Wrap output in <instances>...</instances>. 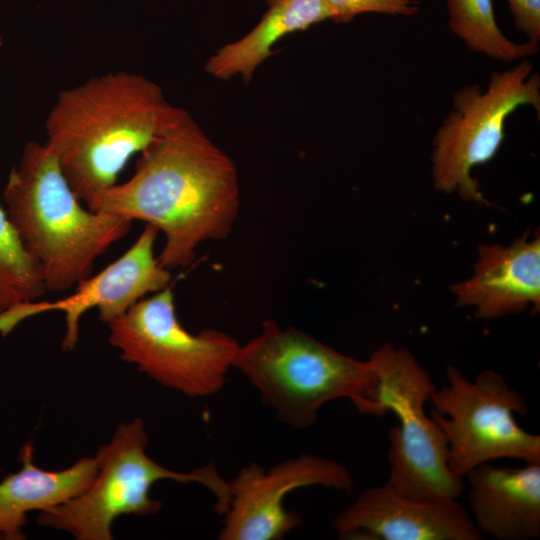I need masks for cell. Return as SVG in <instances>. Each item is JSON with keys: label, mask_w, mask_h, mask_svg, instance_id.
Segmentation results:
<instances>
[{"label": "cell", "mask_w": 540, "mask_h": 540, "mask_svg": "<svg viewBox=\"0 0 540 540\" xmlns=\"http://www.w3.org/2000/svg\"><path fill=\"white\" fill-rule=\"evenodd\" d=\"M47 292L40 267L0 205V313Z\"/></svg>", "instance_id": "cell-18"}, {"label": "cell", "mask_w": 540, "mask_h": 540, "mask_svg": "<svg viewBox=\"0 0 540 540\" xmlns=\"http://www.w3.org/2000/svg\"><path fill=\"white\" fill-rule=\"evenodd\" d=\"M229 484L230 504L218 538L280 540L302 524L296 512L284 507L287 494L311 486L349 493L354 479L346 467L332 459L303 454L269 469L249 463Z\"/></svg>", "instance_id": "cell-10"}, {"label": "cell", "mask_w": 540, "mask_h": 540, "mask_svg": "<svg viewBox=\"0 0 540 540\" xmlns=\"http://www.w3.org/2000/svg\"><path fill=\"white\" fill-rule=\"evenodd\" d=\"M0 539H2L1 536H0Z\"/></svg>", "instance_id": "cell-21"}, {"label": "cell", "mask_w": 540, "mask_h": 540, "mask_svg": "<svg viewBox=\"0 0 540 540\" xmlns=\"http://www.w3.org/2000/svg\"><path fill=\"white\" fill-rule=\"evenodd\" d=\"M448 27L469 50L511 63L538 52L539 44H518L499 28L492 0H446Z\"/></svg>", "instance_id": "cell-17"}, {"label": "cell", "mask_w": 540, "mask_h": 540, "mask_svg": "<svg viewBox=\"0 0 540 540\" xmlns=\"http://www.w3.org/2000/svg\"><path fill=\"white\" fill-rule=\"evenodd\" d=\"M148 441L141 418L117 426L109 443L95 455L98 472L90 486L59 506L40 512L38 522L66 531L77 540H111L112 523L119 516L159 512L162 503L151 497L150 490L154 483L166 479L205 486L216 498L215 511L222 515L227 511L230 484L213 464L191 472L168 469L146 453Z\"/></svg>", "instance_id": "cell-5"}, {"label": "cell", "mask_w": 540, "mask_h": 540, "mask_svg": "<svg viewBox=\"0 0 540 540\" xmlns=\"http://www.w3.org/2000/svg\"><path fill=\"white\" fill-rule=\"evenodd\" d=\"M239 206L234 162L181 108L140 153L134 174L101 195L95 212L153 225L165 237L158 260L171 271L189 266L203 242L226 238Z\"/></svg>", "instance_id": "cell-1"}, {"label": "cell", "mask_w": 540, "mask_h": 540, "mask_svg": "<svg viewBox=\"0 0 540 540\" xmlns=\"http://www.w3.org/2000/svg\"><path fill=\"white\" fill-rule=\"evenodd\" d=\"M3 197L15 231L41 269L47 292H66L92 276L95 261L132 225L124 217L84 208L45 143H26Z\"/></svg>", "instance_id": "cell-3"}, {"label": "cell", "mask_w": 540, "mask_h": 540, "mask_svg": "<svg viewBox=\"0 0 540 540\" xmlns=\"http://www.w3.org/2000/svg\"><path fill=\"white\" fill-rule=\"evenodd\" d=\"M240 371L282 423L314 425L328 402L347 398L362 414L378 416L376 376L368 362L346 356L292 327L265 320L236 351Z\"/></svg>", "instance_id": "cell-4"}, {"label": "cell", "mask_w": 540, "mask_h": 540, "mask_svg": "<svg viewBox=\"0 0 540 540\" xmlns=\"http://www.w3.org/2000/svg\"><path fill=\"white\" fill-rule=\"evenodd\" d=\"M107 325L109 343L123 361L189 397L219 392L239 347L220 330L187 331L177 317L171 285L142 298Z\"/></svg>", "instance_id": "cell-7"}, {"label": "cell", "mask_w": 540, "mask_h": 540, "mask_svg": "<svg viewBox=\"0 0 540 540\" xmlns=\"http://www.w3.org/2000/svg\"><path fill=\"white\" fill-rule=\"evenodd\" d=\"M332 12V21L348 23L357 15L380 13L394 16H413L420 10L417 0H324Z\"/></svg>", "instance_id": "cell-19"}, {"label": "cell", "mask_w": 540, "mask_h": 540, "mask_svg": "<svg viewBox=\"0 0 540 540\" xmlns=\"http://www.w3.org/2000/svg\"><path fill=\"white\" fill-rule=\"evenodd\" d=\"M457 303L483 319L540 306V238L525 233L508 246L480 245L473 275L454 287Z\"/></svg>", "instance_id": "cell-13"}, {"label": "cell", "mask_w": 540, "mask_h": 540, "mask_svg": "<svg viewBox=\"0 0 540 540\" xmlns=\"http://www.w3.org/2000/svg\"><path fill=\"white\" fill-rule=\"evenodd\" d=\"M33 442L20 449L22 468L0 481V536L6 540L25 538L22 528L27 513L49 511L84 492L98 472L96 457H83L69 468L50 471L33 462Z\"/></svg>", "instance_id": "cell-15"}, {"label": "cell", "mask_w": 540, "mask_h": 540, "mask_svg": "<svg viewBox=\"0 0 540 540\" xmlns=\"http://www.w3.org/2000/svg\"><path fill=\"white\" fill-rule=\"evenodd\" d=\"M161 88L125 71L92 77L62 90L45 122V144L77 198L95 211L128 161L177 117Z\"/></svg>", "instance_id": "cell-2"}, {"label": "cell", "mask_w": 540, "mask_h": 540, "mask_svg": "<svg viewBox=\"0 0 540 540\" xmlns=\"http://www.w3.org/2000/svg\"><path fill=\"white\" fill-rule=\"evenodd\" d=\"M446 381L430 396V415L445 435L456 476L464 479L477 466L502 458L540 462V436L515 419L527 414L526 401L500 373L486 369L470 381L448 365Z\"/></svg>", "instance_id": "cell-9"}, {"label": "cell", "mask_w": 540, "mask_h": 540, "mask_svg": "<svg viewBox=\"0 0 540 540\" xmlns=\"http://www.w3.org/2000/svg\"><path fill=\"white\" fill-rule=\"evenodd\" d=\"M514 27L524 33L529 41L540 40V0H506Z\"/></svg>", "instance_id": "cell-20"}, {"label": "cell", "mask_w": 540, "mask_h": 540, "mask_svg": "<svg viewBox=\"0 0 540 540\" xmlns=\"http://www.w3.org/2000/svg\"><path fill=\"white\" fill-rule=\"evenodd\" d=\"M368 362L377 380L378 416L392 412L398 418L389 432L386 483L414 498L457 499L464 479L451 471L445 435L425 411L436 389L430 375L408 350L391 343Z\"/></svg>", "instance_id": "cell-6"}, {"label": "cell", "mask_w": 540, "mask_h": 540, "mask_svg": "<svg viewBox=\"0 0 540 540\" xmlns=\"http://www.w3.org/2000/svg\"><path fill=\"white\" fill-rule=\"evenodd\" d=\"M332 528L341 539H482L457 499L414 498L386 482L364 490L335 517Z\"/></svg>", "instance_id": "cell-12"}, {"label": "cell", "mask_w": 540, "mask_h": 540, "mask_svg": "<svg viewBox=\"0 0 540 540\" xmlns=\"http://www.w3.org/2000/svg\"><path fill=\"white\" fill-rule=\"evenodd\" d=\"M468 501L481 533L497 540H531L540 536V462L520 468L490 462L471 470Z\"/></svg>", "instance_id": "cell-14"}, {"label": "cell", "mask_w": 540, "mask_h": 540, "mask_svg": "<svg viewBox=\"0 0 540 540\" xmlns=\"http://www.w3.org/2000/svg\"><path fill=\"white\" fill-rule=\"evenodd\" d=\"M268 10L259 23L244 37L221 47L209 58L205 70L226 80L240 74L245 83L256 68L275 50L284 36L307 30L314 24L332 19L324 0H266Z\"/></svg>", "instance_id": "cell-16"}, {"label": "cell", "mask_w": 540, "mask_h": 540, "mask_svg": "<svg viewBox=\"0 0 540 540\" xmlns=\"http://www.w3.org/2000/svg\"><path fill=\"white\" fill-rule=\"evenodd\" d=\"M159 231L146 224L137 240L117 260L101 272L80 281L75 292L53 302H28L0 313V333L6 337L24 319L49 311L65 314L64 351L73 350L79 339L81 316L89 309L98 311L108 324L123 315L147 294L170 286L171 271L155 257L154 244Z\"/></svg>", "instance_id": "cell-11"}, {"label": "cell", "mask_w": 540, "mask_h": 540, "mask_svg": "<svg viewBox=\"0 0 540 540\" xmlns=\"http://www.w3.org/2000/svg\"><path fill=\"white\" fill-rule=\"evenodd\" d=\"M524 58L490 75L487 88L467 84L452 96V110L432 139L434 187L462 199L488 204L474 167L492 160L505 140L506 121L519 107L532 106L540 117V76Z\"/></svg>", "instance_id": "cell-8"}]
</instances>
